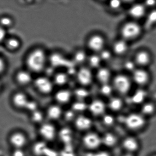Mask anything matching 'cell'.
<instances>
[{
	"mask_svg": "<svg viewBox=\"0 0 156 156\" xmlns=\"http://www.w3.org/2000/svg\"><path fill=\"white\" fill-rule=\"evenodd\" d=\"M118 33L119 38L130 44L139 39L144 31L141 23L129 19L120 24Z\"/></svg>",
	"mask_w": 156,
	"mask_h": 156,
	"instance_id": "cell-1",
	"label": "cell"
},
{
	"mask_svg": "<svg viewBox=\"0 0 156 156\" xmlns=\"http://www.w3.org/2000/svg\"><path fill=\"white\" fill-rule=\"evenodd\" d=\"M111 84L115 93L121 97L131 93L134 86L130 76L123 72L114 74Z\"/></svg>",
	"mask_w": 156,
	"mask_h": 156,
	"instance_id": "cell-2",
	"label": "cell"
},
{
	"mask_svg": "<svg viewBox=\"0 0 156 156\" xmlns=\"http://www.w3.org/2000/svg\"><path fill=\"white\" fill-rule=\"evenodd\" d=\"M107 40L101 33L94 32L89 34L85 41L86 49L90 53L99 54L106 48Z\"/></svg>",
	"mask_w": 156,
	"mask_h": 156,
	"instance_id": "cell-3",
	"label": "cell"
},
{
	"mask_svg": "<svg viewBox=\"0 0 156 156\" xmlns=\"http://www.w3.org/2000/svg\"><path fill=\"white\" fill-rule=\"evenodd\" d=\"M75 78L79 87L88 88L95 82L94 72L84 66L77 68Z\"/></svg>",
	"mask_w": 156,
	"mask_h": 156,
	"instance_id": "cell-4",
	"label": "cell"
},
{
	"mask_svg": "<svg viewBox=\"0 0 156 156\" xmlns=\"http://www.w3.org/2000/svg\"><path fill=\"white\" fill-rule=\"evenodd\" d=\"M27 64L30 69L34 72L41 71L46 62V55L42 50L37 49L30 54L27 60Z\"/></svg>",
	"mask_w": 156,
	"mask_h": 156,
	"instance_id": "cell-5",
	"label": "cell"
},
{
	"mask_svg": "<svg viewBox=\"0 0 156 156\" xmlns=\"http://www.w3.org/2000/svg\"><path fill=\"white\" fill-rule=\"evenodd\" d=\"M130 76L134 85L143 89L148 85L151 79V74L146 68H137Z\"/></svg>",
	"mask_w": 156,
	"mask_h": 156,
	"instance_id": "cell-6",
	"label": "cell"
},
{
	"mask_svg": "<svg viewBox=\"0 0 156 156\" xmlns=\"http://www.w3.org/2000/svg\"><path fill=\"white\" fill-rule=\"evenodd\" d=\"M131 58L137 68L148 69L152 62L151 53L145 48L138 49L134 52Z\"/></svg>",
	"mask_w": 156,
	"mask_h": 156,
	"instance_id": "cell-7",
	"label": "cell"
},
{
	"mask_svg": "<svg viewBox=\"0 0 156 156\" xmlns=\"http://www.w3.org/2000/svg\"><path fill=\"white\" fill-rule=\"evenodd\" d=\"M147 9L142 2L133 3L128 9L127 14L129 19L141 23L145 19Z\"/></svg>",
	"mask_w": 156,
	"mask_h": 156,
	"instance_id": "cell-8",
	"label": "cell"
},
{
	"mask_svg": "<svg viewBox=\"0 0 156 156\" xmlns=\"http://www.w3.org/2000/svg\"><path fill=\"white\" fill-rule=\"evenodd\" d=\"M124 123L129 129L137 130L144 127L146 124V120L142 114L133 113L126 117Z\"/></svg>",
	"mask_w": 156,
	"mask_h": 156,
	"instance_id": "cell-9",
	"label": "cell"
},
{
	"mask_svg": "<svg viewBox=\"0 0 156 156\" xmlns=\"http://www.w3.org/2000/svg\"><path fill=\"white\" fill-rule=\"evenodd\" d=\"M110 49L115 57H126L130 50V44L121 38H118L112 43Z\"/></svg>",
	"mask_w": 156,
	"mask_h": 156,
	"instance_id": "cell-10",
	"label": "cell"
},
{
	"mask_svg": "<svg viewBox=\"0 0 156 156\" xmlns=\"http://www.w3.org/2000/svg\"><path fill=\"white\" fill-rule=\"evenodd\" d=\"M114 74L107 66H102L94 72L95 82L98 85L111 83Z\"/></svg>",
	"mask_w": 156,
	"mask_h": 156,
	"instance_id": "cell-11",
	"label": "cell"
},
{
	"mask_svg": "<svg viewBox=\"0 0 156 156\" xmlns=\"http://www.w3.org/2000/svg\"><path fill=\"white\" fill-rule=\"evenodd\" d=\"M39 132L43 140L46 142L52 141L58 135V132L54 125L47 122H44L41 124Z\"/></svg>",
	"mask_w": 156,
	"mask_h": 156,
	"instance_id": "cell-12",
	"label": "cell"
},
{
	"mask_svg": "<svg viewBox=\"0 0 156 156\" xmlns=\"http://www.w3.org/2000/svg\"><path fill=\"white\" fill-rule=\"evenodd\" d=\"M83 143L87 148L94 150L98 148L102 144L101 137L96 133L89 132L83 138Z\"/></svg>",
	"mask_w": 156,
	"mask_h": 156,
	"instance_id": "cell-13",
	"label": "cell"
},
{
	"mask_svg": "<svg viewBox=\"0 0 156 156\" xmlns=\"http://www.w3.org/2000/svg\"><path fill=\"white\" fill-rule=\"evenodd\" d=\"M9 141L14 149H23L28 143V138L23 132L15 131L10 136Z\"/></svg>",
	"mask_w": 156,
	"mask_h": 156,
	"instance_id": "cell-14",
	"label": "cell"
},
{
	"mask_svg": "<svg viewBox=\"0 0 156 156\" xmlns=\"http://www.w3.org/2000/svg\"><path fill=\"white\" fill-rule=\"evenodd\" d=\"M89 54L86 49L77 48L74 51L73 55V62L76 67L86 65Z\"/></svg>",
	"mask_w": 156,
	"mask_h": 156,
	"instance_id": "cell-15",
	"label": "cell"
},
{
	"mask_svg": "<svg viewBox=\"0 0 156 156\" xmlns=\"http://www.w3.org/2000/svg\"><path fill=\"white\" fill-rule=\"evenodd\" d=\"M88 108L92 115L99 116L105 113L106 108V104L102 99L96 98L91 101L88 105Z\"/></svg>",
	"mask_w": 156,
	"mask_h": 156,
	"instance_id": "cell-16",
	"label": "cell"
},
{
	"mask_svg": "<svg viewBox=\"0 0 156 156\" xmlns=\"http://www.w3.org/2000/svg\"><path fill=\"white\" fill-rule=\"evenodd\" d=\"M141 23L144 32L149 31L156 25V8L148 10L147 15Z\"/></svg>",
	"mask_w": 156,
	"mask_h": 156,
	"instance_id": "cell-17",
	"label": "cell"
},
{
	"mask_svg": "<svg viewBox=\"0 0 156 156\" xmlns=\"http://www.w3.org/2000/svg\"><path fill=\"white\" fill-rule=\"evenodd\" d=\"M35 84L38 90L44 94H48L52 91V83L46 77H40L35 80Z\"/></svg>",
	"mask_w": 156,
	"mask_h": 156,
	"instance_id": "cell-18",
	"label": "cell"
},
{
	"mask_svg": "<svg viewBox=\"0 0 156 156\" xmlns=\"http://www.w3.org/2000/svg\"><path fill=\"white\" fill-rule=\"evenodd\" d=\"M74 123L76 128L81 131L88 130L92 126V120L91 119L83 115L76 117Z\"/></svg>",
	"mask_w": 156,
	"mask_h": 156,
	"instance_id": "cell-19",
	"label": "cell"
},
{
	"mask_svg": "<svg viewBox=\"0 0 156 156\" xmlns=\"http://www.w3.org/2000/svg\"><path fill=\"white\" fill-rule=\"evenodd\" d=\"M122 145L127 152L132 153L136 151L140 147L137 140L133 137H127L124 139Z\"/></svg>",
	"mask_w": 156,
	"mask_h": 156,
	"instance_id": "cell-20",
	"label": "cell"
},
{
	"mask_svg": "<svg viewBox=\"0 0 156 156\" xmlns=\"http://www.w3.org/2000/svg\"><path fill=\"white\" fill-rule=\"evenodd\" d=\"M86 66L95 72L103 66V64L98 54L90 53L88 55Z\"/></svg>",
	"mask_w": 156,
	"mask_h": 156,
	"instance_id": "cell-21",
	"label": "cell"
},
{
	"mask_svg": "<svg viewBox=\"0 0 156 156\" xmlns=\"http://www.w3.org/2000/svg\"><path fill=\"white\" fill-rule=\"evenodd\" d=\"M124 105V101L121 97L119 95L112 96L108 98L107 106L110 110L115 112L119 111Z\"/></svg>",
	"mask_w": 156,
	"mask_h": 156,
	"instance_id": "cell-22",
	"label": "cell"
},
{
	"mask_svg": "<svg viewBox=\"0 0 156 156\" xmlns=\"http://www.w3.org/2000/svg\"><path fill=\"white\" fill-rule=\"evenodd\" d=\"M73 92L68 89H62L55 94V99L60 104H66L71 101L73 97Z\"/></svg>",
	"mask_w": 156,
	"mask_h": 156,
	"instance_id": "cell-23",
	"label": "cell"
},
{
	"mask_svg": "<svg viewBox=\"0 0 156 156\" xmlns=\"http://www.w3.org/2000/svg\"><path fill=\"white\" fill-rule=\"evenodd\" d=\"M49 148L46 141L40 140L33 144L32 150L35 156H44Z\"/></svg>",
	"mask_w": 156,
	"mask_h": 156,
	"instance_id": "cell-24",
	"label": "cell"
},
{
	"mask_svg": "<svg viewBox=\"0 0 156 156\" xmlns=\"http://www.w3.org/2000/svg\"><path fill=\"white\" fill-rule=\"evenodd\" d=\"M63 115L62 109L58 105H52L48 108L46 115L48 118L51 120H57Z\"/></svg>",
	"mask_w": 156,
	"mask_h": 156,
	"instance_id": "cell-25",
	"label": "cell"
},
{
	"mask_svg": "<svg viewBox=\"0 0 156 156\" xmlns=\"http://www.w3.org/2000/svg\"><path fill=\"white\" fill-rule=\"evenodd\" d=\"M60 140L64 145L72 144L73 135L72 130L69 128H62L58 133Z\"/></svg>",
	"mask_w": 156,
	"mask_h": 156,
	"instance_id": "cell-26",
	"label": "cell"
},
{
	"mask_svg": "<svg viewBox=\"0 0 156 156\" xmlns=\"http://www.w3.org/2000/svg\"><path fill=\"white\" fill-rule=\"evenodd\" d=\"M147 97V93L145 89L138 88L131 95V102L136 105H142L145 103V100Z\"/></svg>",
	"mask_w": 156,
	"mask_h": 156,
	"instance_id": "cell-27",
	"label": "cell"
},
{
	"mask_svg": "<svg viewBox=\"0 0 156 156\" xmlns=\"http://www.w3.org/2000/svg\"><path fill=\"white\" fill-rule=\"evenodd\" d=\"M12 103L15 107L19 108H24L29 101L27 96L23 93L15 94L12 98Z\"/></svg>",
	"mask_w": 156,
	"mask_h": 156,
	"instance_id": "cell-28",
	"label": "cell"
},
{
	"mask_svg": "<svg viewBox=\"0 0 156 156\" xmlns=\"http://www.w3.org/2000/svg\"><path fill=\"white\" fill-rule=\"evenodd\" d=\"M102 144L108 147H113L117 143V138L111 132H107L101 137Z\"/></svg>",
	"mask_w": 156,
	"mask_h": 156,
	"instance_id": "cell-29",
	"label": "cell"
},
{
	"mask_svg": "<svg viewBox=\"0 0 156 156\" xmlns=\"http://www.w3.org/2000/svg\"><path fill=\"white\" fill-rule=\"evenodd\" d=\"M73 95L76 97L77 100L84 101L90 95V93L88 88L79 87L73 91Z\"/></svg>",
	"mask_w": 156,
	"mask_h": 156,
	"instance_id": "cell-30",
	"label": "cell"
},
{
	"mask_svg": "<svg viewBox=\"0 0 156 156\" xmlns=\"http://www.w3.org/2000/svg\"><path fill=\"white\" fill-rule=\"evenodd\" d=\"M98 54L103 64L108 63L115 57L111 49L108 47L105 48Z\"/></svg>",
	"mask_w": 156,
	"mask_h": 156,
	"instance_id": "cell-31",
	"label": "cell"
},
{
	"mask_svg": "<svg viewBox=\"0 0 156 156\" xmlns=\"http://www.w3.org/2000/svg\"><path fill=\"white\" fill-rule=\"evenodd\" d=\"M137 68V67L132 58L126 59L123 62L122 65L123 72L129 75H130Z\"/></svg>",
	"mask_w": 156,
	"mask_h": 156,
	"instance_id": "cell-32",
	"label": "cell"
},
{
	"mask_svg": "<svg viewBox=\"0 0 156 156\" xmlns=\"http://www.w3.org/2000/svg\"><path fill=\"white\" fill-rule=\"evenodd\" d=\"M99 86V92L101 95L108 98L113 96L115 92L111 83L101 85Z\"/></svg>",
	"mask_w": 156,
	"mask_h": 156,
	"instance_id": "cell-33",
	"label": "cell"
},
{
	"mask_svg": "<svg viewBox=\"0 0 156 156\" xmlns=\"http://www.w3.org/2000/svg\"><path fill=\"white\" fill-rule=\"evenodd\" d=\"M156 109L155 105L152 102H147L143 103L141 107V114L144 115H151L154 113Z\"/></svg>",
	"mask_w": 156,
	"mask_h": 156,
	"instance_id": "cell-34",
	"label": "cell"
},
{
	"mask_svg": "<svg viewBox=\"0 0 156 156\" xmlns=\"http://www.w3.org/2000/svg\"><path fill=\"white\" fill-rule=\"evenodd\" d=\"M31 76L26 71H21L17 75V79L22 84H27L31 81Z\"/></svg>",
	"mask_w": 156,
	"mask_h": 156,
	"instance_id": "cell-35",
	"label": "cell"
},
{
	"mask_svg": "<svg viewBox=\"0 0 156 156\" xmlns=\"http://www.w3.org/2000/svg\"><path fill=\"white\" fill-rule=\"evenodd\" d=\"M69 80V75L66 73H59L55 77V82L57 85H65L68 83Z\"/></svg>",
	"mask_w": 156,
	"mask_h": 156,
	"instance_id": "cell-36",
	"label": "cell"
},
{
	"mask_svg": "<svg viewBox=\"0 0 156 156\" xmlns=\"http://www.w3.org/2000/svg\"><path fill=\"white\" fill-rule=\"evenodd\" d=\"M44 114L39 109L31 113V120L35 124H40L41 125L44 123Z\"/></svg>",
	"mask_w": 156,
	"mask_h": 156,
	"instance_id": "cell-37",
	"label": "cell"
},
{
	"mask_svg": "<svg viewBox=\"0 0 156 156\" xmlns=\"http://www.w3.org/2000/svg\"><path fill=\"white\" fill-rule=\"evenodd\" d=\"M88 108V105L85 101L76 100L72 105V109L75 112H83Z\"/></svg>",
	"mask_w": 156,
	"mask_h": 156,
	"instance_id": "cell-38",
	"label": "cell"
},
{
	"mask_svg": "<svg viewBox=\"0 0 156 156\" xmlns=\"http://www.w3.org/2000/svg\"><path fill=\"white\" fill-rule=\"evenodd\" d=\"M60 156H76L72 144L65 145L63 148L59 152Z\"/></svg>",
	"mask_w": 156,
	"mask_h": 156,
	"instance_id": "cell-39",
	"label": "cell"
},
{
	"mask_svg": "<svg viewBox=\"0 0 156 156\" xmlns=\"http://www.w3.org/2000/svg\"><path fill=\"white\" fill-rule=\"evenodd\" d=\"M123 1L118 0H113L108 1L107 3V6L108 9L113 12L118 11L123 7Z\"/></svg>",
	"mask_w": 156,
	"mask_h": 156,
	"instance_id": "cell-40",
	"label": "cell"
},
{
	"mask_svg": "<svg viewBox=\"0 0 156 156\" xmlns=\"http://www.w3.org/2000/svg\"><path fill=\"white\" fill-rule=\"evenodd\" d=\"M51 62L53 65L55 66H61L65 62L63 56L59 54H55L52 55L51 59Z\"/></svg>",
	"mask_w": 156,
	"mask_h": 156,
	"instance_id": "cell-41",
	"label": "cell"
},
{
	"mask_svg": "<svg viewBox=\"0 0 156 156\" xmlns=\"http://www.w3.org/2000/svg\"><path fill=\"white\" fill-rule=\"evenodd\" d=\"M103 124L107 126H113L115 122V119L114 117L110 114H106L103 116L102 119Z\"/></svg>",
	"mask_w": 156,
	"mask_h": 156,
	"instance_id": "cell-42",
	"label": "cell"
},
{
	"mask_svg": "<svg viewBox=\"0 0 156 156\" xmlns=\"http://www.w3.org/2000/svg\"><path fill=\"white\" fill-rule=\"evenodd\" d=\"M25 109L30 113H33L39 109L38 104L35 101L29 100L25 107Z\"/></svg>",
	"mask_w": 156,
	"mask_h": 156,
	"instance_id": "cell-43",
	"label": "cell"
},
{
	"mask_svg": "<svg viewBox=\"0 0 156 156\" xmlns=\"http://www.w3.org/2000/svg\"><path fill=\"white\" fill-rule=\"evenodd\" d=\"M20 43L17 39H11L7 42V46L9 49L15 50L20 47Z\"/></svg>",
	"mask_w": 156,
	"mask_h": 156,
	"instance_id": "cell-44",
	"label": "cell"
},
{
	"mask_svg": "<svg viewBox=\"0 0 156 156\" xmlns=\"http://www.w3.org/2000/svg\"><path fill=\"white\" fill-rule=\"evenodd\" d=\"M75 112L73 111L72 109L66 111V112L64 114V117L65 120H66V121H69V122L73 120L74 119L75 117Z\"/></svg>",
	"mask_w": 156,
	"mask_h": 156,
	"instance_id": "cell-45",
	"label": "cell"
},
{
	"mask_svg": "<svg viewBox=\"0 0 156 156\" xmlns=\"http://www.w3.org/2000/svg\"><path fill=\"white\" fill-rule=\"evenodd\" d=\"M86 156H111L110 153L106 151H100L96 152H90L86 155Z\"/></svg>",
	"mask_w": 156,
	"mask_h": 156,
	"instance_id": "cell-46",
	"label": "cell"
},
{
	"mask_svg": "<svg viewBox=\"0 0 156 156\" xmlns=\"http://www.w3.org/2000/svg\"><path fill=\"white\" fill-rule=\"evenodd\" d=\"M12 23V20L7 17H3L0 20V26L2 27H9Z\"/></svg>",
	"mask_w": 156,
	"mask_h": 156,
	"instance_id": "cell-47",
	"label": "cell"
},
{
	"mask_svg": "<svg viewBox=\"0 0 156 156\" xmlns=\"http://www.w3.org/2000/svg\"><path fill=\"white\" fill-rule=\"evenodd\" d=\"M142 3L145 5L148 10L155 9L156 7V1H147L142 2Z\"/></svg>",
	"mask_w": 156,
	"mask_h": 156,
	"instance_id": "cell-48",
	"label": "cell"
},
{
	"mask_svg": "<svg viewBox=\"0 0 156 156\" xmlns=\"http://www.w3.org/2000/svg\"><path fill=\"white\" fill-rule=\"evenodd\" d=\"M12 156H26V153L23 149H14L12 153Z\"/></svg>",
	"mask_w": 156,
	"mask_h": 156,
	"instance_id": "cell-49",
	"label": "cell"
},
{
	"mask_svg": "<svg viewBox=\"0 0 156 156\" xmlns=\"http://www.w3.org/2000/svg\"><path fill=\"white\" fill-rule=\"evenodd\" d=\"M44 156H60V154L56 150L49 147Z\"/></svg>",
	"mask_w": 156,
	"mask_h": 156,
	"instance_id": "cell-50",
	"label": "cell"
},
{
	"mask_svg": "<svg viewBox=\"0 0 156 156\" xmlns=\"http://www.w3.org/2000/svg\"><path fill=\"white\" fill-rule=\"evenodd\" d=\"M6 31L3 27L0 26V42L3 41L6 37Z\"/></svg>",
	"mask_w": 156,
	"mask_h": 156,
	"instance_id": "cell-51",
	"label": "cell"
},
{
	"mask_svg": "<svg viewBox=\"0 0 156 156\" xmlns=\"http://www.w3.org/2000/svg\"><path fill=\"white\" fill-rule=\"evenodd\" d=\"M5 68V63L2 58H0V73H2Z\"/></svg>",
	"mask_w": 156,
	"mask_h": 156,
	"instance_id": "cell-52",
	"label": "cell"
},
{
	"mask_svg": "<svg viewBox=\"0 0 156 156\" xmlns=\"http://www.w3.org/2000/svg\"><path fill=\"white\" fill-rule=\"evenodd\" d=\"M122 156H135L133 153H129V152H127V153H125V154L123 155Z\"/></svg>",
	"mask_w": 156,
	"mask_h": 156,
	"instance_id": "cell-53",
	"label": "cell"
},
{
	"mask_svg": "<svg viewBox=\"0 0 156 156\" xmlns=\"http://www.w3.org/2000/svg\"><path fill=\"white\" fill-rule=\"evenodd\" d=\"M156 156V155H154V156Z\"/></svg>",
	"mask_w": 156,
	"mask_h": 156,
	"instance_id": "cell-54",
	"label": "cell"
}]
</instances>
